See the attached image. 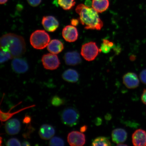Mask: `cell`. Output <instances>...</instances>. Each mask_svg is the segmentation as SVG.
Wrapping results in <instances>:
<instances>
[{
    "label": "cell",
    "mask_w": 146,
    "mask_h": 146,
    "mask_svg": "<svg viewBox=\"0 0 146 146\" xmlns=\"http://www.w3.org/2000/svg\"><path fill=\"white\" fill-rule=\"evenodd\" d=\"M1 50L10 52L13 58L21 57L26 52L24 39L13 33L3 35L1 38Z\"/></svg>",
    "instance_id": "cell-1"
},
{
    "label": "cell",
    "mask_w": 146,
    "mask_h": 146,
    "mask_svg": "<svg viewBox=\"0 0 146 146\" xmlns=\"http://www.w3.org/2000/svg\"><path fill=\"white\" fill-rule=\"evenodd\" d=\"M76 11L79 15L80 22L87 30H100L103 23L98 12L93 8L83 4L78 5Z\"/></svg>",
    "instance_id": "cell-2"
},
{
    "label": "cell",
    "mask_w": 146,
    "mask_h": 146,
    "mask_svg": "<svg viewBox=\"0 0 146 146\" xmlns=\"http://www.w3.org/2000/svg\"><path fill=\"white\" fill-rule=\"evenodd\" d=\"M50 39V35L45 31L37 30L31 35L30 41L31 44L34 48L42 50L48 45Z\"/></svg>",
    "instance_id": "cell-3"
},
{
    "label": "cell",
    "mask_w": 146,
    "mask_h": 146,
    "mask_svg": "<svg viewBox=\"0 0 146 146\" xmlns=\"http://www.w3.org/2000/svg\"><path fill=\"white\" fill-rule=\"evenodd\" d=\"M79 118L80 114L78 111L72 107L65 109L61 114L62 123L64 125L70 127L77 125Z\"/></svg>",
    "instance_id": "cell-4"
},
{
    "label": "cell",
    "mask_w": 146,
    "mask_h": 146,
    "mask_svg": "<svg viewBox=\"0 0 146 146\" xmlns=\"http://www.w3.org/2000/svg\"><path fill=\"white\" fill-rule=\"evenodd\" d=\"M100 52V49L96 43L94 42H90L82 45L81 54L86 60L91 61L96 59Z\"/></svg>",
    "instance_id": "cell-5"
},
{
    "label": "cell",
    "mask_w": 146,
    "mask_h": 146,
    "mask_svg": "<svg viewBox=\"0 0 146 146\" xmlns=\"http://www.w3.org/2000/svg\"><path fill=\"white\" fill-rule=\"evenodd\" d=\"M42 62L44 68L47 70H55L60 64L58 56L52 53L44 55L42 58Z\"/></svg>",
    "instance_id": "cell-6"
},
{
    "label": "cell",
    "mask_w": 146,
    "mask_h": 146,
    "mask_svg": "<svg viewBox=\"0 0 146 146\" xmlns=\"http://www.w3.org/2000/svg\"><path fill=\"white\" fill-rule=\"evenodd\" d=\"M67 141L72 146H82L85 145L86 138L83 133L77 131H73L69 133Z\"/></svg>",
    "instance_id": "cell-7"
},
{
    "label": "cell",
    "mask_w": 146,
    "mask_h": 146,
    "mask_svg": "<svg viewBox=\"0 0 146 146\" xmlns=\"http://www.w3.org/2000/svg\"><path fill=\"white\" fill-rule=\"evenodd\" d=\"M62 34L64 39L69 42L76 41L78 38L77 29L73 25H67L64 27Z\"/></svg>",
    "instance_id": "cell-8"
},
{
    "label": "cell",
    "mask_w": 146,
    "mask_h": 146,
    "mask_svg": "<svg viewBox=\"0 0 146 146\" xmlns=\"http://www.w3.org/2000/svg\"><path fill=\"white\" fill-rule=\"evenodd\" d=\"M42 24L45 30L50 32L55 31L59 25L57 19L51 16L43 17L42 19Z\"/></svg>",
    "instance_id": "cell-9"
},
{
    "label": "cell",
    "mask_w": 146,
    "mask_h": 146,
    "mask_svg": "<svg viewBox=\"0 0 146 146\" xmlns=\"http://www.w3.org/2000/svg\"><path fill=\"white\" fill-rule=\"evenodd\" d=\"M123 82L124 85L129 89H135L139 85V80L136 74L133 72H128L123 77Z\"/></svg>",
    "instance_id": "cell-10"
},
{
    "label": "cell",
    "mask_w": 146,
    "mask_h": 146,
    "mask_svg": "<svg viewBox=\"0 0 146 146\" xmlns=\"http://www.w3.org/2000/svg\"><path fill=\"white\" fill-rule=\"evenodd\" d=\"M13 70L18 74H23L26 72L29 69V65L27 61L23 58H14L11 63Z\"/></svg>",
    "instance_id": "cell-11"
},
{
    "label": "cell",
    "mask_w": 146,
    "mask_h": 146,
    "mask_svg": "<svg viewBox=\"0 0 146 146\" xmlns=\"http://www.w3.org/2000/svg\"><path fill=\"white\" fill-rule=\"evenodd\" d=\"M132 141L134 146H146V131L141 129L135 131L132 135Z\"/></svg>",
    "instance_id": "cell-12"
},
{
    "label": "cell",
    "mask_w": 146,
    "mask_h": 146,
    "mask_svg": "<svg viewBox=\"0 0 146 146\" xmlns=\"http://www.w3.org/2000/svg\"><path fill=\"white\" fill-rule=\"evenodd\" d=\"M5 131L9 135L17 134L21 129V124L19 120L16 119L9 120L5 125Z\"/></svg>",
    "instance_id": "cell-13"
},
{
    "label": "cell",
    "mask_w": 146,
    "mask_h": 146,
    "mask_svg": "<svg viewBox=\"0 0 146 146\" xmlns=\"http://www.w3.org/2000/svg\"><path fill=\"white\" fill-rule=\"evenodd\" d=\"M64 60L67 65L70 66L77 65L82 62L81 56L76 51L66 52L64 56Z\"/></svg>",
    "instance_id": "cell-14"
},
{
    "label": "cell",
    "mask_w": 146,
    "mask_h": 146,
    "mask_svg": "<svg viewBox=\"0 0 146 146\" xmlns=\"http://www.w3.org/2000/svg\"><path fill=\"white\" fill-rule=\"evenodd\" d=\"M127 137V133L123 129L117 128L112 131V140L115 143L118 144L123 143L126 140Z\"/></svg>",
    "instance_id": "cell-15"
},
{
    "label": "cell",
    "mask_w": 146,
    "mask_h": 146,
    "mask_svg": "<svg viewBox=\"0 0 146 146\" xmlns=\"http://www.w3.org/2000/svg\"><path fill=\"white\" fill-rule=\"evenodd\" d=\"M55 131L52 126L48 125H43L40 127L39 134L40 137L44 140L50 139L53 137Z\"/></svg>",
    "instance_id": "cell-16"
},
{
    "label": "cell",
    "mask_w": 146,
    "mask_h": 146,
    "mask_svg": "<svg viewBox=\"0 0 146 146\" xmlns=\"http://www.w3.org/2000/svg\"><path fill=\"white\" fill-rule=\"evenodd\" d=\"M47 48L51 53L58 54L64 50V46L62 42L59 40L54 39L49 43Z\"/></svg>",
    "instance_id": "cell-17"
},
{
    "label": "cell",
    "mask_w": 146,
    "mask_h": 146,
    "mask_svg": "<svg viewBox=\"0 0 146 146\" xmlns=\"http://www.w3.org/2000/svg\"><path fill=\"white\" fill-rule=\"evenodd\" d=\"M92 7L99 13H102L106 11L109 6V0H92Z\"/></svg>",
    "instance_id": "cell-18"
},
{
    "label": "cell",
    "mask_w": 146,
    "mask_h": 146,
    "mask_svg": "<svg viewBox=\"0 0 146 146\" xmlns=\"http://www.w3.org/2000/svg\"><path fill=\"white\" fill-rule=\"evenodd\" d=\"M62 76L65 81L72 83L77 82L79 78V74L77 71L72 69H69L65 71Z\"/></svg>",
    "instance_id": "cell-19"
},
{
    "label": "cell",
    "mask_w": 146,
    "mask_h": 146,
    "mask_svg": "<svg viewBox=\"0 0 146 146\" xmlns=\"http://www.w3.org/2000/svg\"><path fill=\"white\" fill-rule=\"evenodd\" d=\"M76 0H58V3L64 10H71L76 4Z\"/></svg>",
    "instance_id": "cell-20"
},
{
    "label": "cell",
    "mask_w": 146,
    "mask_h": 146,
    "mask_svg": "<svg viewBox=\"0 0 146 146\" xmlns=\"http://www.w3.org/2000/svg\"><path fill=\"white\" fill-rule=\"evenodd\" d=\"M114 44L112 42L107 39H104L100 50V52H102L105 54L108 53L113 48Z\"/></svg>",
    "instance_id": "cell-21"
},
{
    "label": "cell",
    "mask_w": 146,
    "mask_h": 146,
    "mask_svg": "<svg viewBox=\"0 0 146 146\" xmlns=\"http://www.w3.org/2000/svg\"><path fill=\"white\" fill-rule=\"evenodd\" d=\"M111 143L108 138L105 137L100 136L98 137L95 139L92 142V146H104L111 145Z\"/></svg>",
    "instance_id": "cell-22"
},
{
    "label": "cell",
    "mask_w": 146,
    "mask_h": 146,
    "mask_svg": "<svg viewBox=\"0 0 146 146\" xmlns=\"http://www.w3.org/2000/svg\"><path fill=\"white\" fill-rule=\"evenodd\" d=\"M34 105H33L30 106L28 107L22 109L20 110L16 111L15 112H14L13 113H10V112L7 113H5L2 112L1 110V121L5 122L7 121L9 119L12 117V116H13L14 115L18 113L21 112V111H23L27 109L33 107L34 106Z\"/></svg>",
    "instance_id": "cell-23"
},
{
    "label": "cell",
    "mask_w": 146,
    "mask_h": 146,
    "mask_svg": "<svg viewBox=\"0 0 146 146\" xmlns=\"http://www.w3.org/2000/svg\"><path fill=\"white\" fill-rule=\"evenodd\" d=\"M49 145L52 146L64 145V142L62 139L58 137H54L51 139Z\"/></svg>",
    "instance_id": "cell-24"
},
{
    "label": "cell",
    "mask_w": 146,
    "mask_h": 146,
    "mask_svg": "<svg viewBox=\"0 0 146 146\" xmlns=\"http://www.w3.org/2000/svg\"><path fill=\"white\" fill-rule=\"evenodd\" d=\"M12 56L10 52L1 50V63H3L12 59Z\"/></svg>",
    "instance_id": "cell-25"
},
{
    "label": "cell",
    "mask_w": 146,
    "mask_h": 146,
    "mask_svg": "<svg viewBox=\"0 0 146 146\" xmlns=\"http://www.w3.org/2000/svg\"><path fill=\"white\" fill-rule=\"evenodd\" d=\"M63 103V100L57 96H54L52 100V104L54 106H59L62 105Z\"/></svg>",
    "instance_id": "cell-26"
},
{
    "label": "cell",
    "mask_w": 146,
    "mask_h": 146,
    "mask_svg": "<svg viewBox=\"0 0 146 146\" xmlns=\"http://www.w3.org/2000/svg\"><path fill=\"white\" fill-rule=\"evenodd\" d=\"M6 145L8 146H21V142L17 139L11 138L7 141Z\"/></svg>",
    "instance_id": "cell-27"
},
{
    "label": "cell",
    "mask_w": 146,
    "mask_h": 146,
    "mask_svg": "<svg viewBox=\"0 0 146 146\" xmlns=\"http://www.w3.org/2000/svg\"><path fill=\"white\" fill-rule=\"evenodd\" d=\"M139 77L142 83L146 84V69L142 70L140 72Z\"/></svg>",
    "instance_id": "cell-28"
},
{
    "label": "cell",
    "mask_w": 146,
    "mask_h": 146,
    "mask_svg": "<svg viewBox=\"0 0 146 146\" xmlns=\"http://www.w3.org/2000/svg\"><path fill=\"white\" fill-rule=\"evenodd\" d=\"M31 6L36 7L39 5L41 3L42 0H27Z\"/></svg>",
    "instance_id": "cell-29"
},
{
    "label": "cell",
    "mask_w": 146,
    "mask_h": 146,
    "mask_svg": "<svg viewBox=\"0 0 146 146\" xmlns=\"http://www.w3.org/2000/svg\"><path fill=\"white\" fill-rule=\"evenodd\" d=\"M141 99L143 103L146 105V89L143 90L141 96Z\"/></svg>",
    "instance_id": "cell-30"
},
{
    "label": "cell",
    "mask_w": 146,
    "mask_h": 146,
    "mask_svg": "<svg viewBox=\"0 0 146 146\" xmlns=\"http://www.w3.org/2000/svg\"><path fill=\"white\" fill-rule=\"evenodd\" d=\"M79 21H80L78 19H72L71 20V24H72L73 26L74 27L77 26L78 25Z\"/></svg>",
    "instance_id": "cell-31"
},
{
    "label": "cell",
    "mask_w": 146,
    "mask_h": 146,
    "mask_svg": "<svg viewBox=\"0 0 146 146\" xmlns=\"http://www.w3.org/2000/svg\"><path fill=\"white\" fill-rule=\"evenodd\" d=\"M87 129L86 126H84L83 127H82L81 128V132H84Z\"/></svg>",
    "instance_id": "cell-32"
},
{
    "label": "cell",
    "mask_w": 146,
    "mask_h": 146,
    "mask_svg": "<svg viewBox=\"0 0 146 146\" xmlns=\"http://www.w3.org/2000/svg\"><path fill=\"white\" fill-rule=\"evenodd\" d=\"M23 146H30V143L27 141H24L22 145Z\"/></svg>",
    "instance_id": "cell-33"
},
{
    "label": "cell",
    "mask_w": 146,
    "mask_h": 146,
    "mask_svg": "<svg viewBox=\"0 0 146 146\" xmlns=\"http://www.w3.org/2000/svg\"><path fill=\"white\" fill-rule=\"evenodd\" d=\"M8 0H1L0 1V3L1 4H4L7 2Z\"/></svg>",
    "instance_id": "cell-34"
},
{
    "label": "cell",
    "mask_w": 146,
    "mask_h": 146,
    "mask_svg": "<svg viewBox=\"0 0 146 146\" xmlns=\"http://www.w3.org/2000/svg\"><path fill=\"white\" fill-rule=\"evenodd\" d=\"M117 145V146H122V145L127 146V145H125V144H122L121 143H119V144H118V145Z\"/></svg>",
    "instance_id": "cell-35"
}]
</instances>
